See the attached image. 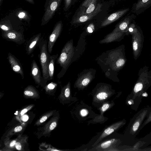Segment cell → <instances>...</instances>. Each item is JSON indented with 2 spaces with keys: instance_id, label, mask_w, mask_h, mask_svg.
Instances as JSON below:
<instances>
[{
  "instance_id": "cell-1",
  "label": "cell",
  "mask_w": 151,
  "mask_h": 151,
  "mask_svg": "<svg viewBox=\"0 0 151 151\" xmlns=\"http://www.w3.org/2000/svg\"><path fill=\"white\" fill-rule=\"evenodd\" d=\"M73 49L72 41H68L63 48L58 58L57 63L62 68L60 72L58 74L57 78L61 77L65 73L73 55Z\"/></svg>"
},
{
  "instance_id": "cell-2",
  "label": "cell",
  "mask_w": 151,
  "mask_h": 151,
  "mask_svg": "<svg viewBox=\"0 0 151 151\" xmlns=\"http://www.w3.org/2000/svg\"><path fill=\"white\" fill-rule=\"evenodd\" d=\"M40 49L39 61L41 65L42 77L46 82L49 80L48 66L50 55L47 50V44L45 40H41L38 46Z\"/></svg>"
},
{
  "instance_id": "cell-3",
  "label": "cell",
  "mask_w": 151,
  "mask_h": 151,
  "mask_svg": "<svg viewBox=\"0 0 151 151\" xmlns=\"http://www.w3.org/2000/svg\"><path fill=\"white\" fill-rule=\"evenodd\" d=\"M62 0H46L45 5V13L42 19L41 25L47 24L53 17L59 8Z\"/></svg>"
},
{
  "instance_id": "cell-4",
  "label": "cell",
  "mask_w": 151,
  "mask_h": 151,
  "mask_svg": "<svg viewBox=\"0 0 151 151\" xmlns=\"http://www.w3.org/2000/svg\"><path fill=\"white\" fill-rule=\"evenodd\" d=\"M62 27L61 21H59L55 25L47 43V50L49 54H51L52 52L54 44L61 33Z\"/></svg>"
},
{
  "instance_id": "cell-5",
  "label": "cell",
  "mask_w": 151,
  "mask_h": 151,
  "mask_svg": "<svg viewBox=\"0 0 151 151\" xmlns=\"http://www.w3.org/2000/svg\"><path fill=\"white\" fill-rule=\"evenodd\" d=\"M2 36L3 38L8 41L13 42L19 44H22L25 41L23 34L21 32L14 30L3 31Z\"/></svg>"
},
{
  "instance_id": "cell-6",
  "label": "cell",
  "mask_w": 151,
  "mask_h": 151,
  "mask_svg": "<svg viewBox=\"0 0 151 151\" xmlns=\"http://www.w3.org/2000/svg\"><path fill=\"white\" fill-rule=\"evenodd\" d=\"M125 123L124 121H119L114 123L107 127L104 130L92 146H96L103 139L119 129Z\"/></svg>"
},
{
  "instance_id": "cell-7",
  "label": "cell",
  "mask_w": 151,
  "mask_h": 151,
  "mask_svg": "<svg viewBox=\"0 0 151 151\" xmlns=\"http://www.w3.org/2000/svg\"><path fill=\"white\" fill-rule=\"evenodd\" d=\"M97 0H85L82 4L76 17L86 15L92 12L97 7Z\"/></svg>"
},
{
  "instance_id": "cell-8",
  "label": "cell",
  "mask_w": 151,
  "mask_h": 151,
  "mask_svg": "<svg viewBox=\"0 0 151 151\" xmlns=\"http://www.w3.org/2000/svg\"><path fill=\"white\" fill-rule=\"evenodd\" d=\"M112 94L107 86H101L97 91L93 97V101L101 103L109 98Z\"/></svg>"
},
{
  "instance_id": "cell-9",
  "label": "cell",
  "mask_w": 151,
  "mask_h": 151,
  "mask_svg": "<svg viewBox=\"0 0 151 151\" xmlns=\"http://www.w3.org/2000/svg\"><path fill=\"white\" fill-rule=\"evenodd\" d=\"M7 58L12 70L15 73L20 74L23 79L24 72L22 65L19 60L10 52L9 53Z\"/></svg>"
},
{
  "instance_id": "cell-10",
  "label": "cell",
  "mask_w": 151,
  "mask_h": 151,
  "mask_svg": "<svg viewBox=\"0 0 151 151\" xmlns=\"http://www.w3.org/2000/svg\"><path fill=\"white\" fill-rule=\"evenodd\" d=\"M102 6V4L98 3L96 9L92 12L87 14L76 17L72 21V23L78 24L89 20L101 11Z\"/></svg>"
},
{
  "instance_id": "cell-11",
  "label": "cell",
  "mask_w": 151,
  "mask_h": 151,
  "mask_svg": "<svg viewBox=\"0 0 151 151\" xmlns=\"http://www.w3.org/2000/svg\"><path fill=\"white\" fill-rule=\"evenodd\" d=\"M31 75L35 82L39 85L46 82L42 76L41 72L35 60H32L31 64Z\"/></svg>"
},
{
  "instance_id": "cell-12",
  "label": "cell",
  "mask_w": 151,
  "mask_h": 151,
  "mask_svg": "<svg viewBox=\"0 0 151 151\" xmlns=\"http://www.w3.org/2000/svg\"><path fill=\"white\" fill-rule=\"evenodd\" d=\"M129 10V8H127L111 14L102 22L101 26L104 27L115 22L125 14Z\"/></svg>"
},
{
  "instance_id": "cell-13",
  "label": "cell",
  "mask_w": 151,
  "mask_h": 151,
  "mask_svg": "<svg viewBox=\"0 0 151 151\" xmlns=\"http://www.w3.org/2000/svg\"><path fill=\"white\" fill-rule=\"evenodd\" d=\"M41 34L40 33L34 36L27 41L26 46V50L28 55H29L38 46L41 40Z\"/></svg>"
},
{
  "instance_id": "cell-14",
  "label": "cell",
  "mask_w": 151,
  "mask_h": 151,
  "mask_svg": "<svg viewBox=\"0 0 151 151\" xmlns=\"http://www.w3.org/2000/svg\"><path fill=\"white\" fill-rule=\"evenodd\" d=\"M93 76L91 72L83 75L76 81L75 83L76 87L80 89L85 88L91 82Z\"/></svg>"
},
{
  "instance_id": "cell-15",
  "label": "cell",
  "mask_w": 151,
  "mask_h": 151,
  "mask_svg": "<svg viewBox=\"0 0 151 151\" xmlns=\"http://www.w3.org/2000/svg\"><path fill=\"white\" fill-rule=\"evenodd\" d=\"M151 6V0H138L133 7V12L138 15Z\"/></svg>"
},
{
  "instance_id": "cell-16",
  "label": "cell",
  "mask_w": 151,
  "mask_h": 151,
  "mask_svg": "<svg viewBox=\"0 0 151 151\" xmlns=\"http://www.w3.org/2000/svg\"><path fill=\"white\" fill-rule=\"evenodd\" d=\"M118 141L117 139L112 138L101 142L96 147L97 150H106L114 145Z\"/></svg>"
},
{
  "instance_id": "cell-17",
  "label": "cell",
  "mask_w": 151,
  "mask_h": 151,
  "mask_svg": "<svg viewBox=\"0 0 151 151\" xmlns=\"http://www.w3.org/2000/svg\"><path fill=\"white\" fill-rule=\"evenodd\" d=\"M23 93L24 96L26 98H35L39 97L38 91L31 85H29L25 88Z\"/></svg>"
},
{
  "instance_id": "cell-18",
  "label": "cell",
  "mask_w": 151,
  "mask_h": 151,
  "mask_svg": "<svg viewBox=\"0 0 151 151\" xmlns=\"http://www.w3.org/2000/svg\"><path fill=\"white\" fill-rule=\"evenodd\" d=\"M58 119L57 116L54 117L46 124L44 128L43 134L49 133L55 128L57 125Z\"/></svg>"
},
{
  "instance_id": "cell-19",
  "label": "cell",
  "mask_w": 151,
  "mask_h": 151,
  "mask_svg": "<svg viewBox=\"0 0 151 151\" xmlns=\"http://www.w3.org/2000/svg\"><path fill=\"white\" fill-rule=\"evenodd\" d=\"M58 56V54L56 55H50L48 66V73L50 80L53 79L55 71V64Z\"/></svg>"
},
{
  "instance_id": "cell-20",
  "label": "cell",
  "mask_w": 151,
  "mask_h": 151,
  "mask_svg": "<svg viewBox=\"0 0 151 151\" xmlns=\"http://www.w3.org/2000/svg\"><path fill=\"white\" fill-rule=\"evenodd\" d=\"M28 137L27 136H22L19 134L17 138V141L15 145V148L19 150H24L25 145L27 143Z\"/></svg>"
},
{
  "instance_id": "cell-21",
  "label": "cell",
  "mask_w": 151,
  "mask_h": 151,
  "mask_svg": "<svg viewBox=\"0 0 151 151\" xmlns=\"http://www.w3.org/2000/svg\"><path fill=\"white\" fill-rule=\"evenodd\" d=\"M147 112V110L143 111L137 118L132 127V132H135L138 129Z\"/></svg>"
},
{
  "instance_id": "cell-22",
  "label": "cell",
  "mask_w": 151,
  "mask_h": 151,
  "mask_svg": "<svg viewBox=\"0 0 151 151\" xmlns=\"http://www.w3.org/2000/svg\"><path fill=\"white\" fill-rule=\"evenodd\" d=\"M60 98L65 100L69 99L71 97L70 84V82L64 86L61 90Z\"/></svg>"
},
{
  "instance_id": "cell-23",
  "label": "cell",
  "mask_w": 151,
  "mask_h": 151,
  "mask_svg": "<svg viewBox=\"0 0 151 151\" xmlns=\"http://www.w3.org/2000/svg\"><path fill=\"white\" fill-rule=\"evenodd\" d=\"M9 137H8L4 140V144L5 145V149L3 150L5 151H12L15 147V145L17 141V138L11 139Z\"/></svg>"
},
{
  "instance_id": "cell-24",
  "label": "cell",
  "mask_w": 151,
  "mask_h": 151,
  "mask_svg": "<svg viewBox=\"0 0 151 151\" xmlns=\"http://www.w3.org/2000/svg\"><path fill=\"white\" fill-rule=\"evenodd\" d=\"M113 105V103L106 102L104 103L101 107L99 108L101 112V114L98 119H101L103 118V115L104 113L107 110L111 108Z\"/></svg>"
},
{
  "instance_id": "cell-25",
  "label": "cell",
  "mask_w": 151,
  "mask_h": 151,
  "mask_svg": "<svg viewBox=\"0 0 151 151\" xmlns=\"http://www.w3.org/2000/svg\"><path fill=\"white\" fill-rule=\"evenodd\" d=\"M25 125H20L16 126L10 130L6 136V137H9L15 134L22 131L24 129Z\"/></svg>"
},
{
  "instance_id": "cell-26",
  "label": "cell",
  "mask_w": 151,
  "mask_h": 151,
  "mask_svg": "<svg viewBox=\"0 0 151 151\" xmlns=\"http://www.w3.org/2000/svg\"><path fill=\"white\" fill-rule=\"evenodd\" d=\"M53 113L54 111H51L45 113L35 123V125L37 126L41 125L52 116Z\"/></svg>"
},
{
  "instance_id": "cell-27",
  "label": "cell",
  "mask_w": 151,
  "mask_h": 151,
  "mask_svg": "<svg viewBox=\"0 0 151 151\" xmlns=\"http://www.w3.org/2000/svg\"><path fill=\"white\" fill-rule=\"evenodd\" d=\"M133 17L132 16H131L125 19L119 24L118 27L119 29L121 30H124L127 27L130 20L132 19Z\"/></svg>"
},
{
  "instance_id": "cell-28",
  "label": "cell",
  "mask_w": 151,
  "mask_h": 151,
  "mask_svg": "<svg viewBox=\"0 0 151 151\" xmlns=\"http://www.w3.org/2000/svg\"><path fill=\"white\" fill-rule=\"evenodd\" d=\"M0 27L4 31H7L13 30L12 26L9 24L1 23Z\"/></svg>"
},
{
  "instance_id": "cell-29",
  "label": "cell",
  "mask_w": 151,
  "mask_h": 151,
  "mask_svg": "<svg viewBox=\"0 0 151 151\" xmlns=\"http://www.w3.org/2000/svg\"><path fill=\"white\" fill-rule=\"evenodd\" d=\"M33 105H29L23 109L17 115V118L18 119L20 118L22 116L32 108L33 107Z\"/></svg>"
},
{
  "instance_id": "cell-30",
  "label": "cell",
  "mask_w": 151,
  "mask_h": 151,
  "mask_svg": "<svg viewBox=\"0 0 151 151\" xmlns=\"http://www.w3.org/2000/svg\"><path fill=\"white\" fill-rule=\"evenodd\" d=\"M57 85L56 83L51 82L46 86L45 89L47 91H52L56 88Z\"/></svg>"
},
{
  "instance_id": "cell-31",
  "label": "cell",
  "mask_w": 151,
  "mask_h": 151,
  "mask_svg": "<svg viewBox=\"0 0 151 151\" xmlns=\"http://www.w3.org/2000/svg\"><path fill=\"white\" fill-rule=\"evenodd\" d=\"M143 85L140 83H137L134 88V91L136 93H137L139 91L142 90L143 88Z\"/></svg>"
},
{
  "instance_id": "cell-32",
  "label": "cell",
  "mask_w": 151,
  "mask_h": 151,
  "mask_svg": "<svg viewBox=\"0 0 151 151\" xmlns=\"http://www.w3.org/2000/svg\"><path fill=\"white\" fill-rule=\"evenodd\" d=\"M72 2V0H65L64 7L63 9L67 11L70 8Z\"/></svg>"
},
{
  "instance_id": "cell-33",
  "label": "cell",
  "mask_w": 151,
  "mask_h": 151,
  "mask_svg": "<svg viewBox=\"0 0 151 151\" xmlns=\"http://www.w3.org/2000/svg\"><path fill=\"white\" fill-rule=\"evenodd\" d=\"M125 63L124 60L122 59L118 60L116 62V65L117 67H120L122 66Z\"/></svg>"
},
{
  "instance_id": "cell-34",
  "label": "cell",
  "mask_w": 151,
  "mask_h": 151,
  "mask_svg": "<svg viewBox=\"0 0 151 151\" xmlns=\"http://www.w3.org/2000/svg\"><path fill=\"white\" fill-rule=\"evenodd\" d=\"M18 16L20 18L24 19L27 16L26 13L24 12H20L19 13Z\"/></svg>"
},
{
  "instance_id": "cell-35",
  "label": "cell",
  "mask_w": 151,
  "mask_h": 151,
  "mask_svg": "<svg viewBox=\"0 0 151 151\" xmlns=\"http://www.w3.org/2000/svg\"><path fill=\"white\" fill-rule=\"evenodd\" d=\"M80 113L82 116H85L88 114V112L87 109H83L80 111Z\"/></svg>"
},
{
  "instance_id": "cell-36",
  "label": "cell",
  "mask_w": 151,
  "mask_h": 151,
  "mask_svg": "<svg viewBox=\"0 0 151 151\" xmlns=\"http://www.w3.org/2000/svg\"><path fill=\"white\" fill-rule=\"evenodd\" d=\"M94 29V26L92 24L89 25L87 27V30L89 33H92Z\"/></svg>"
},
{
  "instance_id": "cell-37",
  "label": "cell",
  "mask_w": 151,
  "mask_h": 151,
  "mask_svg": "<svg viewBox=\"0 0 151 151\" xmlns=\"http://www.w3.org/2000/svg\"><path fill=\"white\" fill-rule=\"evenodd\" d=\"M151 121V112L150 113L149 116L146 121L144 122L143 124V125H145L146 124L149 123V122Z\"/></svg>"
},
{
  "instance_id": "cell-38",
  "label": "cell",
  "mask_w": 151,
  "mask_h": 151,
  "mask_svg": "<svg viewBox=\"0 0 151 151\" xmlns=\"http://www.w3.org/2000/svg\"><path fill=\"white\" fill-rule=\"evenodd\" d=\"M133 49L134 50H136L138 48V44L137 42L136 41H134L133 43Z\"/></svg>"
},
{
  "instance_id": "cell-39",
  "label": "cell",
  "mask_w": 151,
  "mask_h": 151,
  "mask_svg": "<svg viewBox=\"0 0 151 151\" xmlns=\"http://www.w3.org/2000/svg\"><path fill=\"white\" fill-rule=\"evenodd\" d=\"M28 2L32 4H34V3L33 0H25Z\"/></svg>"
},
{
  "instance_id": "cell-40",
  "label": "cell",
  "mask_w": 151,
  "mask_h": 151,
  "mask_svg": "<svg viewBox=\"0 0 151 151\" xmlns=\"http://www.w3.org/2000/svg\"><path fill=\"white\" fill-rule=\"evenodd\" d=\"M129 31L130 32H132V31H133V29L132 28H129Z\"/></svg>"
},
{
  "instance_id": "cell-41",
  "label": "cell",
  "mask_w": 151,
  "mask_h": 151,
  "mask_svg": "<svg viewBox=\"0 0 151 151\" xmlns=\"http://www.w3.org/2000/svg\"><path fill=\"white\" fill-rule=\"evenodd\" d=\"M3 0H0V6L1 5L2 3V2Z\"/></svg>"
},
{
  "instance_id": "cell-42",
  "label": "cell",
  "mask_w": 151,
  "mask_h": 151,
  "mask_svg": "<svg viewBox=\"0 0 151 151\" xmlns=\"http://www.w3.org/2000/svg\"><path fill=\"white\" fill-rule=\"evenodd\" d=\"M128 103H129V104H132V103H131L130 102V101H129V102H128Z\"/></svg>"
}]
</instances>
